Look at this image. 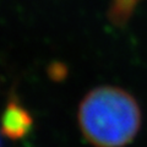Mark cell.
<instances>
[{"label": "cell", "instance_id": "cell-3", "mask_svg": "<svg viewBox=\"0 0 147 147\" xmlns=\"http://www.w3.org/2000/svg\"><path fill=\"white\" fill-rule=\"evenodd\" d=\"M140 0H113L109 7V20L115 26H123L130 18Z\"/></svg>", "mask_w": 147, "mask_h": 147}, {"label": "cell", "instance_id": "cell-1", "mask_svg": "<svg viewBox=\"0 0 147 147\" xmlns=\"http://www.w3.org/2000/svg\"><path fill=\"white\" fill-rule=\"evenodd\" d=\"M142 114L132 94L119 87L92 90L79 108L82 135L94 147H124L136 137Z\"/></svg>", "mask_w": 147, "mask_h": 147}, {"label": "cell", "instance_id": "cell-2", "mask_svg": "<svg viewBox=\"0 0 147 147\" xmlns=\"http://www.w3.org/2000/svg\"><path fill=\"white\" fill-rule=\"evenodd\" d=\"M33 119L31 113L16 99H10L1 114L0 131L10 140H20L30 134Z\"/></svg>", "mask_w": 147, "mask_h": 147}]
</instances>
